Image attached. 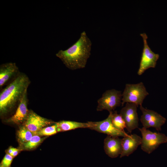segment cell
<instances>
[{
  "label": "cell",
  "instance_id": "277c9868",
  "mask_svg": "<svg viewBox=\"0 0 167 167\" xmlns=\"http://www.w3.org/2000/svg\"><path fill=\"white\" fill-rule=\"evenodd\" d=\"M139 129L142 135L141 148L148 154L152 152L160 144L167 142V136L163 134L152 132L143 127Z\"/></svg>",
  "mask_w": 167,
  "mask_h": 167
},
{
  "label": "cell",
  "instance_id": "9c48e42d",
  "mask_svg": "<svg viewBox=\"0 0 167 167\" xmlns=\"http://www.w3.org/2000/svg\"><path fill=\"white\" fill-rule=\"evenodd\" d=\"M137 106L133 103H126L121 109L120 114L123 119L128 131L131 133L139 126V118L137 112Z\"/></svg>",
  "mask_w": 167,
  "mask_h": 167
},
{
  "label": "cell",
  "instance_id": "d6986e66",
  "mask_svg": "<svg viewBox=\"0 0 167 167\" xmlns=\"http://www.w3.org/2000/svg\"><path fill=\"white\" fill-rule=\"evenodd\" d=\"M57 132V126L55 122L54 125L44 127L34 133L35 135L39 136H50L56 134Z\"/></svg>",
  "mask_w": 167,
  "mask_h": 167
},
{
  "label": "cell",
  "instance_id": "5bb4252c",
  "mask_svg": "<svg viewBox=\"0 0 167 167\" xmlns=\"http://www.w3.org/2000/svg\"><path fill=\"white\" fill-rule=\"evenodd\" d=\"M20 73L14 63L2 64L0 67V87H2L12 78H15Z\"/></svg>",
  "mask_w": 167,
  "mask_h": 167
},
{
  "label": "cell",
  "instance_id": "7402d4cb",
  "mask_svg": "<svg viewBox=\"0 0 167 167\" xmlns=\"http://www.w3.org/2000/svg\"><path fill=\"white\" fill-rule=\"evenodd\" d=\"M14 148L11 147L9 148L8 150V153L10 155L12 153L13 151Z\"/></svg>",
  "mask_w": 167,
  "mask_h": 167
},
{
  "label": "cell",
  "instance_id": "ba28073f",
  "mask_svg": "<svg viewBox=\"0 0 167 167\" xmlns=\"http://www.w3.org/2000/svg\"><path fill=\"white\" fill-rule=\"evenodd\" d=\"M140 109L142 113L140 120L143 127L147 129L154 127L157 131L161 130V126L166 121L165 118L156 112L144 108L140 105Z\"/></svg>",
  "mask_w": 167,
  "mask_h": 167
},
{
  "label": "cell",
  "instance_id": "ffe728a7",
  "mask_svg": "<svg viewBox=\"0 0 167 167\" xmlns=\"http://www.w3.org/2000/svg\"><path fill=\"white\" fill-rule=\"evenodd\" d=\"M14 157L6 153L4 156L0 164L1 167H10Z\"/></svg>",
  "mask_w": 167,
  "mask_h": 167
},
{
  "label": "cell",
  "instance_id": "8992f818",
  "mask_svg": "<svg viewBox=\"0 0 167 167\" xmlns=\"http://www.w3.org/2000/svg\"><path fill=\"white\" fill-rule=\"evenodd\" d=\"M143 42L142 56L140 62L139 67L137 73L142 75L147 70L150 68H155L156 62L159 59V55L153 52L148 45L147 41L148 36L145 33L140 34Z\"/></svg>",
  "mask_w": 167,
  "mask_h": 167
},
{
  "label": "cell",
  "instance_id": "30bf717a",
  "mask_svg": "<svg viewBox=\"0 0 167 167\" xmlns=\"http://www.w3.org/2000/svg\"><path fill=\"white\" fill-rule=\"evenodd\" d=\"M53 123H54V122L42 117L32 111H30L24 122V126L29 131L34 133Z\"/></svg>",
  "mask_w": 167,
  "mask_h": 167
},
{
  "label": "cell",
  "instance_id": "e0dca14e",
  "mask_svg": "<svg viewBox=\"0 0 167 167\" xmlns=\"http://www.w3.org/2000/svg\"><path fill=\"white\" fill-rule=\"evenodd\" d=\"M112 120L113 125L116 129L125 131L124 129L126 128L125 123L120 114H118L116 111L113 112Z\"/></svg>",
  "mask_w": 167,
  "mask_h": 167
},
{
  "label": "cell",
  "instance_id": "6da1fadb",
  "mask_svg": "<svg viewBox=\"0 0 167 167\" xmlns=\"http://www.w3.org/2000/svg\"><path fill=\"white\" fill-rule=\"evenodd\" d=\"M92 45L91 41L83 31L73 45L66 50H59L56 55L71 70L83 68L91 55Z\"/></svg>",
  "mask_w": 167,
  "mask_h": 167
},
{
  "label": "cell",
  "instance_id": "52a82bcc",
  "mask_svg": "<svg viewBox=\"0 0 167 167\" xmlns=\"http://www.w3.org/2000/svg\"><path fill=\"white\" fill-rule=\"evenodd\" d=\"M113 111L109 112V114L105 119L99 122H88L89 129L98 132L106 134L113 137H125L128 135L125 131H119L113 125L112 120Z\"/></svg>",
  "mask_w": 167,
  "mask_h": 167
},
{
  "label": "cell",
  "instance_id": "4fadbf2b",
  "mask_svg": "<svg viewBox=\"0 0 167 167\" xmlns=\"http://www.w3.org/2000/svg\"><path fill=\"white\" fill-rule=\"evenodd\" d=\"M27 92H25L18 106L15 113L7 120V121L19 124L25 122L29 114L27 108Z\"/></svg>",
  "mask_w": 167,
  "mask_h": 167
},
{
  "label": "cell",
  "instance_id": "ac0fdd59",
  "mask_svg": "<svg viewBox=\"0 0 167 167\" xmlns=\"http://www.w3.org/2000/svg\"><path fill=\"white\" fill-rule=\"evenodd\" d=\"M45 137L41 138L39 135H35L28 142L23 143L24 148L26 149H31L36 148L43 140Z\"/></svg>",
  "mask_w": 167,
  "mask_h": 167
},
{
  "label": "cell",
  "instance_id": "8fae6325",
  "mask_svg": "<svg viewBox=\"0 0 167 167\" xmlns=\"http://www.w3.org/2000/svg\"><path fill=\"white\" fill-rule=\"evenodd\" d=\"M142 138L136 134L123 137L122 139V152L120 157L128 156L133 153L141 144Z\"/></svg>",
  "mask_w": 167,
  "mask_h": 167
},
{
  "label": "cell",
  "instance_id": "3957f363",
  "mask_svg": "<svg viewBox=\"0 0 167 167\" xmlns=\"http://www.w3.org/2000/svg\"><path fill=\"white\" fill-rule=\"evenodd\" d=\"M148 94L142 82L126 84L122 94V105L125 103H134L137 106L142 105L143 100Z\"/></svg>",
  "mask_w": 167,
  "mask_h": 167
},
{
  "label": "cell",
  "instance_id": "9a60e30c",
  "mask_svg": "<svg viewBox=\"0 0 167 167\" xmlns=\"http://www.w3.org/2000/svg\"><path fill=\"white\" fill-rule=\"evenodd\" d=\"M57 132L66 131L79 128H89V122L86 123L70 121H62L56 122Z\"/></svg>",
  "mask_w": 167,
  "mask_h": 167
},
{
  "label": "cell",
  "instance_id": "2e32d148",
  "mask_svg": "<svg viewBox=\"0 0 167 167\" xmlns=\"http://www.w3.org/2000/svg\"><path fill=\"white\" fill-rule=\"evenodd\" d=\"M35 134L29 131L24 126H21L17 132L18 139L21 143L29 141Z\"/></svg>",
  "mask_w": 167,
  "mask_h": 167
},
{
  "label": "cell",
  "instance_id": "7c38bea8",
  "mask_svg": "<svg viewBox=\"0 0 167 167\" xmlns=\"http://www.w3.org/2000/svg\"><path fill=\"white\" fill-rule=\"evenodd\" d=\"M104 149L109 157L112 158L117 157L122 152V139L118 137L108 135L104 140Z\"/></svg>",
  "mask_w": 167,
  "mask_h": 167
},
{
  "label": "cell",
  "instance_id": "7a4b0ae2",
  "mask_svg": "<svg viewBox=\"0 0 167 167\" xmlns=\"http://www.w3.org/2000/svg\"><path fill=\"white\" fill-rule=\"evenodd\" d=\"M30 81L25 74L20 73L1 92V115L6 114L19 104L27 92Z\"/></svg>",
  "mask_w": 167,
  "mask_h": 167
},
{
  "label": "cell",
  "instance_id": "5b68a950",
  "mask_svg": "<svg viewBox=\"0 0 167 167\" xmlns=\"http://www.w3.org/2000/svg\"><path fill=\"white\" fill-rule=\"evenodd\" d=\"M121 92L114 89L105 91L97 101V111L106 110L109 112L114 110L122 104Z\"/></svg>",
  "mask_w": 167,
  "mask_h": 167
},
{
  "label": "cell",
  "instance_id": "44dd1931",
  "mask_svg": "<svg viewBox=\"0 0 167 167\" xmlns=\"http://www.w3.org/2000/svg\"><path fill=\"white\" fill-rule=\"evenodd\" d=\"M19 151V149L14 148L13 152L11 155L14 157L18 154Z\"/></svg>",
  "mask_w": 167,
  "mask_h": 167
}]
</instances>
